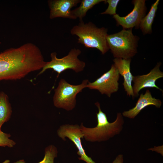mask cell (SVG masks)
Masks as SVG:
<instances>
[{
	"instance_id": "7",
	"label": "cell",
	"mask_w": 163,
	"mask_h": 163,
	"mask_svg": "<svg viewBox=\"0 0 163 163\" xmlns=\"http://www.w3.org/2000/svg\"><path fill=\"white\" fill-rule=\"evenodd\" d=\"M59 136L65 140L67 137L74 143L78 150L77 154L80 157L79 160L87 163H95L92 158L86 154L82 146L81 139L83 137L80 126L77 124H65L61 126L57 131Z\"/></svg>"
},
{
	"instance_id": "8",
	"label": "cell",
	"mask_w": 163,
	"mask_h": 163,
	"mask_svg": "<svg viewBox=\"0 0 163 163\" xmlns=\"http://www.w3.org/2000/svg\"><path fill=\"white\" fill-rule=\"evenodd\" d=\"M145 0H134L132 1L134 5L133 10L127 15L120 17L116 14L113 15L117 25L121 26L123 29H132L135 27L138 28L141 21L145 16L146 8Z\"/></svg>"
},
{
	"instance_id": "15",
	"label": "cell",
	"mask_w": 163,
	"mask_h": 163,
	"mask_svg": "<svg viewBox=\"0 0 163 163\" xmlns=\"http://www.w3.org/2000/svg\"><path fill=\"white\" fill-rule=\"evenodd\" d=\"M105 1L104 0H82L78 7L71 10L72 14L75 19L78 18L79 21H82L89 10L95 5Z\"/></svg>"
},
{
	"instance_id": "2",
	"label": "cell",
	"mask_w": 163,
	"mask_h": 163,
	"mask_svg": "<svg viewBox=\"0 0 163 163\" xmlns=\"http://www.w3.org/2000/svg\"><path fill=\"white\" fill-rule=\"evenodd\" d=\"M107 32L105 27L98 28L91 22L85 23L83 21L70 30L72 35L78 37V43L86 48H96L103 55L109 50L106 40Z\"/></svg>"
},
{
	"instance_id": "5",
	"label": "cell",
	"mask_w": 163,
	"mask_h": 163,
	"mask_svg": "<svg viewBox=\"0 0 163 163\" xmlns=\"http://www.w3.org/2000/svg\"><path fill=\"white\" fill-rule=\"evenodd\" d=\"M81 53L78 49H71L66 56L61 58H58L55 52L50 54L51 60L46 63L39 72L40 75L46 70L51 69L57 73L58 78L62 72L67 69H72L76 73L83 71L85 66V63L80 60L78 56Z\"/></svg>"
},
{
	"instance_id": "6",
	"label": "cell",
	"mask_w": 163,
	"mask_h": 163,
	"mask_svg": "<svg viewBox=\"0 0 163 163\" xmlns=\"http://www.w3.org/2000/svg\"><path fill=\"white\" fill-rule=\"evenodd\" d=\"M120 74L114 64L110 70L104 73L93 82H88L87 88L97 90L101 94H105L110 97L112 94L119 89L118 81Z\"/></svg>"
},
{
	"instance_id": "1",
	"label": "cell",
	"mask_w": 163,
	"mask_h": 163,
	"mask_svg": "<svg viewBox=\"0 0 163 163\" xmlns=\"http://www.w3.org/2000/svg\"><path fill=\"white\" fill-rule=\"evenodd\" d=\"M98 109L96 113L97 125L93 128H87L82 123L80 126L83 138L91 142H101L109 140L115 136L119 134L123 129L124 120L122 114L117 113L115 120L110 123L106 114L101 110L98 102L95 103Z\"/></svg>"
},
{
	"instance_id": "19",
	"label": "cell",
	"mask_w": 163,
	"mask_h": 163,
	"mask_svg": "<svg viewBox=\"0 0 163 163\" xmlns=\"http://www.w3.org/2000/svg\"><path fill=\"white\" fill-rule=\"evenodd\" d=\"M123 155L122 154L118 155L113 161L112 163H123Z\"/></svg>"
},
{
	"instance_id": "17",
	"label": "cell",
	"mask_w": 163,
	"mask_h": 163,
	"mask_svg": "<svg viewBox=\"0 0 163 163\" xmlns=\"http://www.w3.org/2000/svg\"><path fill=\"white\" fill-rule=\"evenodd\" d=\"M11 136L9 133H5L2 131H0V146L11 148L16 144L15 142L9 139Z\"/></svg>"
},
{
	"instance_id": "3",
	"label": "cell",
	"mask_w": 163,
	"mask_h": 163,
	"mask_svg": "<svg viewBox=\"0 0 163 163\" xmlns=\"http://www.w3.org/2000/svg\"><path fill=\"white\" fill-rule=\"evenodd\" d=\"M138 37L134 35L132 29H123L106 37L107 43L114 57L131 59L137 53Z\"/></svg>"
},
{
	"instance_id": "20",
	"label": "cell",
	"mask_w": 163,
	"mask_h": 163,
	"mask_svg": "<svg viewBox=\"0 0 163 163\" xmlns=\"http://www.w3.org/2000/svg\"><path fill=\"white\" fill-rule=\"evenodd\" d=\"M10 161L9 160H6L2 163H9Z\"/></svg>"
},
{
	"instance_id": "4",
	"label": "cell",
	"mask_w": 163,
	"mask_h": 163,
	"mask_svg": "<svg viewBox=\"0 0 163 163\" xmlns=\"http://www.w3.org/2000/svg\"><path fill=\"white\" fill-rule=\"evenodd\" d=\"M88 82V79H85L81 84L74 85L69 83L64 79H61L54 90L53 98L54 106L67 111L73 110L76 105L77 95L87 88Z\"/></svg>"
},
{
	"instance_id": "10",
	"label": "cell",
	"mask_w": 163,
	"mask_h": 163,
	"mask_svg": "<svg viewBox=\"0 0 163 163\" xmlns=\"http://www.w3.org/2000/svg\"><path fill=\"white\" fill-rule=\"evenodd\" d=\"M81 0H53L48 2L50 9V18L61 17L75 19L72 15L71 9L81 2Z\"/></svg>"
},
{
	"instance_id": "9",
	"label": "cell",
	"mask_w": 163,
	"mask_h": 163,
	"mask_svg": "<svg viewBox=\"0 0 163 163\" xmlns=\"http://www.w3.org/2000/svg\"><path fill=\"white\" fill-rule=\"evenodd\" d=\"M161 65V62H158L155 67L146 74L133 76V81L134 85L132 87L134 97L138 96L139 91L145 88H155L163 92L162 90L155 84L157 80L163 77V72L160 69Z\"/></svg>"
},
{
	"instance_id": "12",
	"label": "cell",
	"mask_w": 163,
	"mask_h": 163,
	"mask_svg": "<svg viewBox=\"0 0 163 163\" xmlns=\"http://www.w3.org/2000/svg\"><path fill=\"white\" fill-rule=\"evenodd\" d=\"M113 61L119 74L123 78L124 82L123 85L127 95L129 97L132 96L134 98V96L132 86L133 76L130 71L131 59L115 58Z\"/></svg>"
},
{
	"instance_id": "11",
	"label": "cell",
	"mask_w": 163,
	"mask_h": 163,
	"mask_svg": "<svg viewBox=\"0 0 163 163\" xmlns=\"http://www.w3.org/2000/svg\"><path fill=\"white\" fill-rule=\"evenodd\" d=\"M162 104L161 100L153 97L149 90H147L144 94H141L135 106L128 110L124 111L123 116L129 119H134L144 108L150 105H154L159 108Z\"/></svg>"
},
{
	"instance_id": "14",
	"label": "cell",
	"mask_w": 163,
	"mask_h": 163,
	"mask_svg": "<svg viewBox=\"0 0 163 163\" xmlns=\"http://www.w3.org/2000/svg\"><path fill=\"white\" fill-rule=\"evenodd\" d=\"M159 0H157L151 6L147 14L141 20L139 27L144 34L152 33V25L158 9Z\"/></svg>"
},
{
	"instance_id": "18",
	"label": "cell",
	"mask_w": 163,
	"mask_h": 163,
	"mask_svg": "<svg viewBox=\"0 0 163 163\" xmlns=\"http://www.w3.org/2000/svg\"><path fill=\"white\" fill-rule=\"evenodd\" d=\"M120 1L119 0H105L104 2L105 3H107L108 4V7L104 12L101 13V14H108L113 15L116 14L117 6Z\"/></svg>"
},
{
	"instance_id": "16",
	"label": "cell",
	"mask_w": 163,
	"mask_h": 163,
	"mask_svg": "<svg viewBox=\"0 0 163 163\" xmlns=\"http://www.w3.org/2000/svg\"><path fill=\"white\" fill-rule=\"evenodd\" d=\"M57 148L54 145H50L45 150L44 156L43 160L37 163H54L55 158L57 154ZM13 163H26L23 159L20 160Z\"/></svg>"
},
{
	"instance_id": "13",
	"label": "cell",
	"mask_w": 163,
	"mask_h": 163,
	"mask_svg": "<svg viewBox=\"0 0 163 163\" xmlns=\"http://www.w3.org/2000/svg\"><path fill=\"white\" fill-rule=\"evenodd\" d=\"M12 112L11 104L8 95L3 91L0 92V131L2 125L9 120Z\"/></svg>"
}]
</instances>
